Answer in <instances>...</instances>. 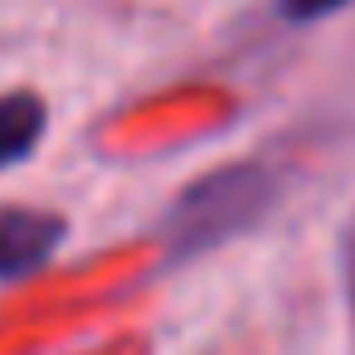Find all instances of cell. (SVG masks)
I'll return each mask as SVG.
<instances>
[{
    "instance_id": "5",
    "label": "cell",
    "mask_w": 355,
    "mask_h": 355,
    "mask_svg": "<svg viewBox=\"0 0 355 355\" xmlns=\"http://www.w3.org/2000/svg\"><path fill=\"white\" fill-rule=\"evenodd\" d=\"M345 292H350V316H355V234H350V258H345Z\"/></svg>"
},
{
    "instance_id": "3",
    "label": "cell",
    "mask_w": 355,
    "mask_h": 355,
    "mask_svg": "<svg viewBox=\"0 0 355 355\" xmlns=\"http://www.w3.org/2000/svg\"><path fill=\"white\" fill-rule=\"evenodd\" d=\"M44 127H49V112L35 93H6L0 98V171L30 161L35 146L44 141Z\"/></svg>"
},
{
    "instance_id": "4",
    "label": "cell",
    "mask_w": 355,
    "mask_h": 355,
    "mask_svg": "<svg viewBox=\"0 0 355 355\" xmlns=\"http://www.w3.org/2000/svg\"><path fill=\"white\" fill-rule=\"evenodd\" d=\"M345 6H350V0H277V15L287 25H316V20H331Z\"/></svg>"
},
{
    "instance_id": "1",
    "label": "cell",
    "mask_w": 355,
    "mask_h": 355,
    "mask_svg": "<svg viewBox=\"0 0 355 355\" xmlns=\"http://www.w3.org/2000/svg\"><path fill=\"white\" fill-rule=\"evenodd\" d=\"M277 195H282L277 171L258 166V161H239V166L190 180L161 219V263L185 268V263L209 258L214 248L243 239L248 229H258L272 214Z\"/></svg>"
},
{
    "instance_id": "2",
    "label": "cell",
    "mask_w": 355,
    "mask_h": 355,
    "mask_svg": "<svg viewBox=\"0 0 355 355\" xmlns=\"http://www.w3.org/2000/svg\"><path fill=\"white\" fill-rule=\"evenodd\" d=\"M69 239V219L35 205L0 209V282H25L40 268L54 263V253Z\"/></svg>"
}]
</instances>
